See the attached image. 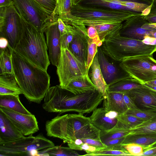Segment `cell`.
Returning <instances> with one entry per match:
<instances>
[{
  "instance_id": "obj_46",
  "label": "cell",
  "mask_w": 156,
  "mask_h": 156,
  "mask_svg": "<svg viewBox=\"0 0 156 156\" xmlns=\"http://www.w3.org/2000/svg\"><path fill=\"white\" fill-rule=\"evenodd\" d=\"M126 136L112 140L104 143L107 146H114L122 145Z\"/></svg>"
},
{
  "instance_id": "obj_31",
  "label": "cell",
  "mask_w": 156,
  "mask_h": 156,
  "mask_svg": "<svg viewBox=\"0 0 156 156\" xmlns=\"http://www.w3.org/2000/svg\"><path fill=\"white\" fill-rule=\"evenodd\" d=\"M81 156L75 150L69 147L54 146L47 149L38 151V156Z\"/></svg>"
},
{
  "instance_id": "obj_4",
  "label": "cell",
  "mask_w": 156,
  "mask_h": 156,
  "mask_svg": "<svg viewBox=\"0 0 156 156\" xmlns=\"http://www.w3.org/2000/svg\"><path fill=\"white\" fill-rule=\"evenodd\" d=\"M21 18L22 33L13 50L36 66L47 71L50 61L44 32Z\"/></svg>"
},
{
  "instance_id": "obj_21",
  "label": "cell",
  "mask_w": 156,
  "mask_h": 156,
  "mask_svg": "<svg viewBox=\"0 0 156 156\" xmlns=\"http://www.w3.org/2000/svg\"><path fill=\"white\" fill-rule=\"evenodd\" d=\"M24 136L0 111V143L14 141Z\"/></svg>"
},
{
  "instance_id": "obj_6",
  "label": "cell",
  "mask_w": 156,
  "mask_h": 156,
  "mask_svg": "<svg viewBox=\"0 0 156 156\" xmlns=\"http://www.w3.org/2000/svg\"><path fill=\"white\" fill-rule=\"evenodd\" d=\"M55 146L54 143L42 135H32L14 141L0 143V156L30 155L33 151H40Z\"/></svg>"
},
{
  "instance_id": "obj_51",
  "label": "cell",
  "mask_w": 156,
  "mask_h": 156,
  "mask_svg": "<svg viewBox=\"0 0 156 156\" xmlns=\"http://www.w3.org/2000/svg\"><path fill=\"white\" fill-rule=\"evenodd\" d=\"M9 45V42L7 39L3 37H0V49H5Z\"/></svg>"
},
{
  "instance_id": "obj_23",
  "label": "cell",
  "mask_w": 156,
  "mask_h": 156,
  "mask_svg": "<svg viewBox=\"0 0 156 156\" xmlns=\"http://www.w3.org/2000/svg\"><path fill=\"white\" fill-rule=\"evenodd\" d=\"M90 69L89 76L98 90L102 94L104 99L107 98L108 86L104 78L100 66L98 53L95 56Z\"/></svg>"
},
{
  "instance_id": "obj_12",
  "label": "cell",
  "mask_w": 156,
  "mask_h": 156,
  "mask_svg": "<svg viewBox=\"0 0 156 156\" xmlns=\"http://www.w3.org/2000/svg\"><path fill=\"white\" fill-rule=\"evenodd\" d=\"M134 14L123 11L90 8L74 4L71 9L70 19L122 23Z\"/></svg>"
},
{
  "instance_id": "obj_25",
  "label": "cell",
  "mask_w": 156,
  "mask_h": 156,
  "mask_svg": "<svg viewBox=\"0 0 156 156\" xmlns=\"http://www.w3.org/2000/svg\"><path fill=\"white\" fill-rule=\"evenodd\" d=\"M0 75V95H19L22 94L13 74Z\"/></svg>"
},
{
  "instance_id": "obj_5",
  "label": "cell",
  "mask_w": 156,
  "mask_h": 156,
  "mask_svg": "<svg viewBox=\"0 0 156 156\" xmlns=\"http://www.w3.org/2000/svg\"><path fill=\"white\" fill-rule=\"evenodd\" d=\"M101 47L106 55L118 62L127 58L153 55L156 52V45L147 44L142 41L122 36L119 32L106 37Z\"/></svg>"
},
{
  "instance_id": "obj_57",
  "label": "cell",
  "mask_w": 156,
  "mask_h": 156,
  "mask_svg": "<svg viewBox=\"0 0 156 156\" xmlns=\"http://www.w3.org/2000/svg\"><path fill=\"white\" fill-rule=\"evenodd\" d=\"M81 0H74L75 4H77Z\"/></svg>"
},
{
  "instance_id": "obj_48",
  "label": "cell",
  "mask_w": 156,
  "mask_h": 156,
  "mask_svg": "<svg viewBox=\"0 0 156 156\" xmlns=\"http://www.w3.org/2000/svg\"><path fill=\"white\" fill-rule=\"evenodd\" d=\"M142 41L147 44L152 45H156V38L150 36H146Z\"/></svg>"
},
{
  "instance_id": "obj_30",
  "label": "cell",
  "mask_w": 156,
  "mask_h": 156,
  "mask_svg": "<svg viewBox=\"0 0 156 156\" xmlns=\"http://www.w3.org/2000/svg\"><path fill=\"white\" fill-rule=\"evenodd\" d=\"M130 133V129L121 127L116 124L113 128L109 130H101L100 138L104 143L112 140L125 137Z\"/></svg>"
},
{
  "instance_id": "obj_11",
  "label": "cell",
  "mask_w": 156,
  "mask_h": 156,
  "mask_svg": "<svg viewBox=\"0 0 156 156\" xmlns=\"http://www.w3.org/2000/svg\"><path fill=\"white\" fill-rule=\"evenodd\" d=\"M21 17L14 4L0 7V37L6 38L9 46L14 50L21 34Z\"/></svg>"
},
{
  "instance_id": "obj_49",
  "label": "cell",
  "mask_w": 156,
  "mask_h": 156,
  "mask_svg": "<svg viewBox=\"0 0 156 156\" xmlns=\"http://www.w3.org/2000/svg\"><path fill=\"white\" fill-rule=\"evenodd\" d=\"M156 154V146L144 151L142 156H154Z\"/></svg>"
},
{
  "instance_id": "obj_58",
  "label": "cell",
  "mask_w": 156,
  "mask_h": 156,
  "mask_svg": "<svg viewBox=\"0 0 156 156\" xmlns=\"http://www.w3.org/2000/svg\"><path fill=\"white\" fill-rule=\"evenodd\" d=\"M155 156H156V154L155 155Z\"/></svg>"
},
{
  "instance_id": "obj_35",
  "label": "cell",
  "mask_w": 156,
  "mask_h": 156,
  "mask_svg": "<svg viewBox=\"0 0 156 156\" xmlns=\"http://www.w3.org/2000/svg\"><path fill=\"white\" fill-rule=\"evenodd\" d=\"M131 156V155L126 150H122L113 149H107L105 148L98 151L87 154L81 156Z\"/></svg>"
},
{
  "instance_id": "obj_52",
  "label": "cell",
  "mask_w": 156,
  "mask_h": 156,
  "mask_svg": "<svg viewBox=\"0 0 156 156\" xmlns=\"http://www.w3.org/2000/svg\"><path fill=\"white\" fill-rule=\"evenodd\" d=\"M145 19L151 24H156V15L149 17H144Z\"/></svg>"
},
{
  "instance_id": "obj_10",
  "label": "cell",
  "mask_w": 156,
  "mask_h": 156,
  "mask_svg": "<svg viewBox=\"0 0 156 156\" xmlns=\"http://www.w3.org/2000/svg\"><path fill=\"white\" fill-rule=\"evenodd\" d=\"M14 5L25 21L39 30L56 20L35 0H13Z\"/></svg>"
},
{
  "instance_id": "obj_40",
  "label": "cell",
  "mask_w": 156,
  "mask_h": 156,
  "mask_svg": "<svg viewBox=\"0 0 156 156\" xmlns=\"http://www.w3.org/2000/svg\"><path fill=\"white\" fill-rule=\"evenodd\" d=\"M122 145L132 156H141L144 152L143 147L135 143H129Z\"/></svg>"
},
{
  "instance_id": "obj_44",
  "label": "cell",
  "mask_w": 156,
  "mask_h": 156,
  "mask_svg": "<svg viewBox=\"0 0 156 156\" xmlns=\"http://www.w3.org/2000/svg\"><path fill=\"white\" fill-rule=\"evenodd\" d=\"M124 101L128 109H138L133 101L126 93H123Z\"/></svg>"
},
{
  "instance_id": "obj_22",
  "label": "cell",
  "mask_w": 156,
  "mask_h": 156,
  "mask_svg": "<svg viewBox=\"0 0 156 156\" xmlns=\"http://www.w3.org/2000/svg\"><path fill=\"white\" fill-rule=\"evenodd\" d=\"M123 95V93L108 92L107 98L103 100V107L108 111L117 112L118 115L126 113L128 109L124 101Z\"/></svg>"
},
{
  "instance_id": "obj_29",
  "label": "cell",
  "mask_w": 156,
  "mask_h": 156,
  "mask_svg": "<svg viewBox=\"0 0 156 156\" xmlns=\"http://www.w3.org/2000/svg\"><path fill=\"white\" fill-rule=\"evenodd\" d=\"M13 50L8 46L0 50V75L6 74H13L12 61Z\"/></svg>"
},
{
  "instance_id": "obj_24",
  "label": "cell",
  "mask_w": 156,
  "mask_h": 156,
  "mask_svg": "<svg viewBox=\"0 0 156 156\" xmlns=\"http://www.w3.org/2000/svg\"><path fill=\"white\" fill-rule=\"evenodd\" d=\"M65 88L75 94L98 90L92 81L89 74L73 80Z\"/></svg>"
},
{
  "instance_id": "obj_54",
  "label": "cell",
  "mask_w": 156,
  "mask_h": 156,
  "mask_svg": "<svg viewBox=\"0 0 156 156\" xmlns=\"http://www.w3.org/2000/svg\"><path fill=\"white\" fill-rule=\"evenodd\" d=\"M149 36L156 38V29L150 31Z\"/></svg>"
},
{
  "instance_id": "obj_8",
  "label": "cell",
  "mask_w": 156,
  "mask_h": 156,
  "mask_svg": "<svg viewBox=\"0 0 156 156\" xmlns=\"http://www.w3.org/2000/svg\"><path fill=\"white\" fill-rule=\"evenodd\" d=\"M56 67L59 85L64 88L73 80L89 73L86 66L68 48L61 47L60 55Z\"/></svg>"
},
{
  "instance_id": "obj_34",
  "label": "cell",
  "mask_w": 156,
  "mask_h": 156,
  "mask_svg": "<svg viewBox=\"0 0 156 156\" xmlns=\"http://www.w3.org/2000/svg\"><path fill=\"white\" fill-rule=\"evenodd\" d=\"M130 134L156 135V122L140 124L130 130Z\"/></svg>"
},
{
  "instance_id": "obj_28",
  "label": "cell",
  "mask_w": 156,
  "mask_h": 156,
  "mask_svg": "<svg viewBox=\"0 0 156 156\" xmlns=\"http://www.w3.org/2000/svg\"><path fill=\"white\" fill-rule=\"evenodd\" d=\"M143 84L133 78L122 80L109 86L108 92L124 93L133 89L143 87Z\"/></svg>"
},
{
  "instance_id": "obj_42",
  "label": "cell",
  "mask_w": 156,
  "mask_h": 156,
  "mask_svg": "<svg viewBox=\"0 0 156 156\" xmlns=\"http://www.w3.org/2000/svg\"><path fill=\"white\" fill-rule=\"evenodd\" d=\"M81 140L83 143L95 147L99 148L100 150L103 149L107 147L101 140L90 138L83 139Z\"/></svg>"
},
{
  "instance_id": "obj_55",
  "label": "cell",
  "mask_w": 156,
  "mask_h": 156,
  "mask_svg": "<svg viewBox=\"0 0 156 156\" xmlns=\"http://www.w3.org/2000/svg\"><path fill=\"white\" fill-rule=\"evenodd\" d=\"M144 85L146 86L151 88L154 90L156 91V87L153 86L149 84H147V83H145L143 84Z\"/></svg>"
},
{
  "instance_id": "obj_37",
  "label": "cell",
  "mask_w": 156,
  "mask_h": 156,
  "mask_svg": "<svg viewBox=\"0 0 156 156\" xmlns=\"http://www.w3.org/2000/svg\"><path fill=\"white\" fill-rule=\"evenodd\" d=\"M76 32V27L73 24L68 32L60 36V40L61 47L63 48H68L69 44L72 41Z\"/></svg>"
},
{
  "instance_id": "obj_26",
  "label": "cell",
  "mask_w": 156,
  "mask_h": 156,
  "mask_svg": "<svg viewBox=\"0 0 156 156\" xmlns=\"http://www.w3.org/2000/svg\"><path fill=\"white\" fill-rule=\"evenodd\" d=\"M131 143L141 146L143 148L144 151L156 146V136L129 133L126 136L122 145Z\"/></svg>"
},
{
  "instance_id": "obj_53",
  "label": "cell",
  "mask_w": 156,
  "mask_h": 156,
  "mask_svg": "<svg viewBox=\"0 0 156 156\" xmlns=\"http://www.w3.org/2000/svg\"><path fill=\"white\" fill-rule=\"evenodd\" d=\"M152 122H156V115L152 117L150 120L144 121L140 124H145Z\"/></svg>"
},
{
  "instance_id": "obj_20",
  "label": "cell",
  "mask_w": 156,
  "mask_h": 156,
  "mask_svg": "<svg viewBox=\"0 0 156 156\" xmlns=\"http://www.w3.org/2000/svg\"><path fill=\"white\" fill-rule=\"evenodd\" d=\"M73 21L77 24L95 27L97 30L100 39L102 42L107 37L119 32L122 25V23L109 21L80 19H73Z\"/></svg>"
},
{
  "instance_id": "obj_16",
  "label": "cell",
  "mask_w": 156,
  "mask_h": 156,
  "mask_svg": "<svg viewBox=\"0 0 156 156\" xmlns=\"http://www.w3.org/2000/svg\"><path fill=\"white\" fill-rule=\"evenodd\" d=\"M125 93L138 109L156 113V91L144 85L143 87L134 89Z\"/></svg>"
},
{
  "instance_id": "obj_1",
  "label": "cell",
  "mask_w": 156,
  "mask_h": 156,
  "mask_svg": "<svg viewBox=\"0 0 156 156\" xmlns=\"http://www.w3.org/2000/svg\"><path fill=\"white\" fill-rule=\"evenodd\" d=\"M104 100L98 90L75 94L59 85L50 87L44 98L43 108L60 114L75 112L83 114L93 112Z\"/></svg>"
},
{
  "instance_id": "obj_38",
  "label": "cell",
  "mask_w": 156,
  "mask_h": 156,
  "mask_svg": "<svg viewBox=\"0 0 156 156\" xmlns=\"http://www.w3.org/2000/svg\"><path fill=\"white\" fill-rule=\"evenodd\" d=\"M126 113L145 121L150 120L156 115V113L145 111L139 109H128Z\"/></svg>"
},
{
  "instance_id": "obj_15",
  "label": "cell",
  "mask_w": 156,
  "mask_h": 156,
  "mask_svg": "<svg viewBox=\"0 0 156 156\" xmlns=\"http://www.w3.org/2000/svg\"><path fill=\"white\" fill-rule=\"evenodd\" d=\"M2 111L24 136H29L39 130L35 115L17 112L5 107H0Z\"/></svg>"
},
{
  "instance_id": "obj_17",
  "label": "cell",
  "mask_w": 156,
  "mask_h": 156,
  "mask_svg": "<svg viewBox=\"0 0 156 156\" xmlns=\"http://www.w3.org/2000/svg\"><path fill=\"white\" fill-rule=\"evenodd\" d=\"M44 32L46 36V42L50 61L53 65L57 67L61 51L60 35L57 19L47 26Z\"/></svg>"
},
{
  "instance_id": "obj_27",
  "label": "cell",
  "mask_w": 156,
  "mask_h": 156,
  "mask_svg": "<svg viewBox=\"0 0 156 156\" xmlns=\"http://www.w3.org/2000/svg\"><path fill=\"white\" fill-rule=\"evenodd\" d=\"M0 107H5L22 114H31L21 103L19 95H0Z\"/></svg>"
},
{
  "instance_id": "obj_3",
  "label": "cell",
  "mask_w": 156,
  "mask_h": 156,
  "mask_svg": "<svg viewBox=\"0 0 156 156\" xmlns=\"http://www.w3.org/2000/svg\"><path fill=\"white\" fill-rule=\"evenodd\" d=\"M45 129L48 136L59 138L64 143L78 139L101 140V130L81 113L58 115L46 122Z\"/></svg>"
},
{
  "instance_id": "obj_9",
  "label": "cell",
  "mask_w": 156,
  "mask_h": 156,
  "mask_svg": "<svg viewBox=\"0 0 156 156\" xmlns=\"http://www.w3.org/2000/svg\"><path fill=\"white\" fill-rule=\"evenodd\" d=\"M121 67L143 84L156 80V60L153 55L127 58L119 62Z\"/></svg>"
},
{
  "instance_id": "obj_13",
  "label": "cell",
  "mask_w": 156,
  "mask_h": 156,
  "mask_svg": "<svg viewBox=\"0 0 156 156\" xmlns=\"http://www.w3.org/2000/svg\"><path fill=\"white\" fill-rule=\"evenodd\" d=\"M145 16L135 15L128 18L122 23L119 34L123 37L142 41L146 36H149L150 31L155 29L145 19Z\"/></svg>"
},
{
  "instance_id": "obj_19",
  "label": "cell",
  "mask_w": 156,
  "mask_h": 156,
  "mask_svg": "<svg viewBox=\"0 0 156 156\" xmlns=\"http://www.w3.org/2000/svg\"><path fill=\"white\" fill-rule=\"evenodd\" d=\"M118 113L114 111H107L104 107L97 108L89 117L93 125L101 130H108L113 128L118 120Z\"/></svg>"
},
{
  "instance_id": "obj_2",
  "label": "cell",
  "mask_w": 156,
  "mask_h": 156,
  "mask_svg": "<svg viewBox=\"0 0 156 156\" xmlns=\"http://www.w3.org/2000/svg\"><path fill=\"white\" fill-rule=\"evenodd\" d=\"M13 73L23 94L30 102L40 103L50 88V76L45 70L13 50Z\"/></svg>"
},
{
  "instance_id": "obj_43",
  "label": "cell",
  "mask_w": 156,
  "mask_h": 156,
  "mask_svg": "<svg viewBox=\"0 0 156 156\" xmlns=\"http://www.w3.org/2000/svg\"><path fill=\"white\" fill-rule=\"evenodd\" d=\"M77 150H83L87 154H90L100 150V149L95 147L83 143L78 146Z\"/></svg>"
},
{
  "instance_id": "obj_14",
  "label": "cell",
  "mask_w": 156,
  "mask_h": 156,
  "mask_svg": "<svg viewBox=\"0 0 156 156\" xmlns=\"http://www.w3.org/2000/svg\"><path fill=\"white\" fill-rule=\"evenodd\" d=\"M98 54L100 68L108 87L123 79L132 78L119 64L111 61L100 47H98Z\"/></svg>"
},
{
  "instance_id": "obj_36",
  "label": "cell",
  "mask_w": 156,
  "mask_h": 156,
  "mask_svg": "<svg viewBox=\"0 0 156 156\" xmlns=\"http://www.w3.org/2000/svg\"><path fill=\"white\" fill-rule=\"evenodd\" d=\"M97 43L92 39L89 38L88 40V53L86 68L89 72L94 58L98 52Z\"/></svg>"
},
{
  "instance_id": "obj_33",
  "label": "cell",
  "mask_w": 156,
  "mask_h": 156,
  "mask_svg": "<svg viewBox=\"0 0 156 156\" xmlns=\"http://www.w3.org/2000/svg\"><path fill=\"white\" fill-rule=\"evenodd\" d=\"M116 124L122 128L130 129L146 121L126 113L118 115Z\"/></svg>"
},
{
  "instance_id": "obj_45",
  "label": "cell",
  "mask_w": 156,
  "mask_h": 156,
  "mask_svg": "<svg viewBox=\"0 0 156 156\" xmlns=\"http://www.w3.org/2000/svg\"><path fill=\"white\" fill-rule=\"evenodd\" d=\"M58 27L61 36L67 33V24L65 23L61 19L58 18L57 19Z\"/></svg>"
},
{
  "instance_id": "obj_47",
  "label": "cell",
  "mask_w": 156,
  "mask_h": 156,
  "mask_svg": "<svg viewBox=\"0 0 156 156\" xmlns=\"http://www.w3.org/2000/svg\"><path fill=\"white\" fill-rule=\"evenodd\" d=\"M155 15H156V0H152L150 12L145 16L149 17Z\"/></svg>"
},
{
  "instance_id": "obj_18",
  "label": "cell",
  "mask_w": 156,
  "mask_h": 156,
  "mask_svg": "<svg viewBox=\"0 0 156 156\" xmlns=\"http://www.w3.org/2000/svg\"><path fill=\"white\" fill-rule=\"evenodd\" d=\"M74 25L76 27V32L68 48L86 67L89 38L87 29L86 26L83 25Z\"/></svg>"
},
{
  "instance_id": "obj_7",
  "label": "cell",
  "mask_w": 156,
  "mask_h": 156,
  "mask_svg": "<svg viewBox=\"0 0 156 156\" xmlns=\"http://www.w3.org/2000/svg\"><path fill=\"white\" fill-rule=\"evenodd\" d=\"M152 0H81L78 4L83 6L120 11L134 15L146 16Z\"/></svg>"
},
{
  "instance_id": "obj_41",
  "label": "cell",
  "mask_w": 156,
  "mask_h": 156,
  "mask_svg": "<svg viewBox=\"0 0 156 156\" xmlns=\"http://www.w3.org/2000/svg\"><path fill=\"white\" fill-rule=\"evenodd\" d=\"M89 27L87 29V34L89 37L93 39L97 43L98 47L101 46L103 42L100 39L97 29L93 27Z\"/></svg>"
},
{
  "instance_id": "obj_39",
  "label": "cell",
  "mask_w": 156,
  "mask_h": 156,
  "mask_svg": "<svg viewBox=\"0 0 156 156\" xmlns=\"http://www.w3.org/2000/svg\"><path fill=\"white\" fill-rule=\"evenodd\" d=\"M55 18L56 0H35Z\"/></svg>"
},
{
  "instance_id": "obj_56",
  "label": "cell",
  "mask_w": 156,
  "mask_h": 156,
  "mask_svg": "<svg viewBox=\"0 0 156 156\" xmlns=\"http://www.w3.org/2000/svg\"><path fill=\"white\" fill-rule=\"evenodd\" d=\"M146 83L156 87V80L149 81Z\"/></svg>"
},
{
  "instance_id": "obj_32",
  "label": "cell",
  "mask_w": 156,
  "mask_h": 156,
  "mask_svg": "<svg viewBox=\"0 0 156 156\" xmlns=\"http://www.w3.org/2000/svg\"><path fill=\"white\" fill-rule=\"evenodd\" d=\"M74 4V0H56L55 18L65 20L70 16L71 9Z\"/></svg>"
},
{
  "instance_id": "obj_50",
  "label": "cell",
  "mask_w": 156,
  "mask_h": 156,
  "mask_svg": "<svg viewBox=\"0 0 156 156\" xmlns=\"http://www.w3.org/2000/svg\"><path fill=\"white\" fill-rule=\"evenodd\" d=\"M14 4L13 0H0V7H6Z\"/></svg>"
}]
</instances>
